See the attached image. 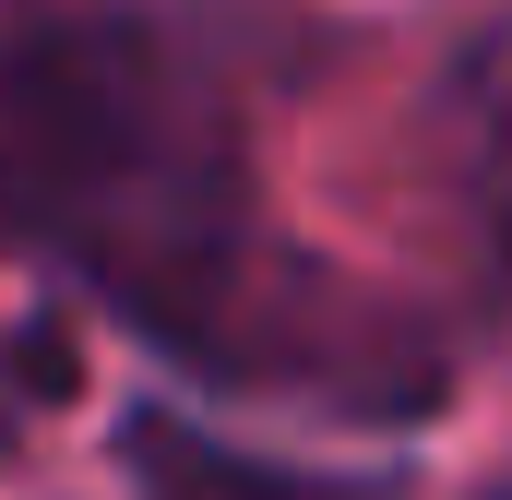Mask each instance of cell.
I'll use <instances>...</instances> for the list:
<instances>
[{"instance_id": "1", "label": "cell", "mask_w": 512, "mask_h": 500, "mask_svg": "<svg viewBox=\"0 0 512 500\" xmlns=\"http://www.w3.org/2000/svg\"><path fill=\"white\" fill-rule=\"evenodd\" d=\"M0 239L96 274V298L167 358L346 417H417L441 346L310 250H274L227 96L155 24L0 36Z\"/></svg>"}, {"instance_id": "2", "label": "cell", "mask_w": 512, "mask_h": 500, "mask_svg": "<svg viewBox=\"0 0 512 500\" xmlns=\"http://www.w3.org/2000/svg\"><path fill=\"white\" fill-rule=\"evenodd\" d=\"M120 465H131L143 500H370V489H346V477L239 453V441H215V429H191V417H167V405L120 417Z\"/></svg>"}, {"instance_id": "3", "label": "cell", "mask_w": 512, "mask_h": 500, "mask_svg": "<svg viewBox=\"0 0 512 500\" xmlns=\"http://www.w3.org/2000/svg\"><path fill=\"white\" fill-rule=\"evenodd\" d=\"M489 500H512V465H501V477H489Z\"/></svg>"}]
</instances>
